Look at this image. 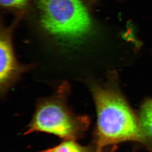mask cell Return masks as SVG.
<instances>
[{
    "label": "cell",
    "mask_w": 152,
    "mask_h": 152,
    "mask_svg": "<svg viewBox=\"0 0 152 152\" xmlns=\"http://www.w3.org/2000/svg\"><path fill=\"white\" fill-rule=\"evenodd\" d=\"M42 26L65 42L75 44L90 33L92 22L80 0H36Z\"/></svg>",
    "instance_id": "3"
},
{
    "label": "cell",
    "mask_w": 152,
    "mask_h": 152,
    "mask_svg": "<svg viewBox=\"0 0 152 152\" xmlns=\"http://www.w3.org/2000/svg\"><path fill=\"white\" fill-rule=\"evenodd\" d=\"M91 91L96 109L94 138L96 148L124 141H145L138 119L118 91L98 84L92 85Z\"/></svg>",
    "instance_id": "1"
},
{
    "label": "cell",
    "mask_w": 152,
    "mask_h": 152,
    "mask_svg": "<svg viewBox=\"0 0 152 152\" xmlns=\"http://www.w3.org/2000/svg\"><path fill=\"white\" fill-rule=\"evenodd\" d=\"M69 93V85L64 82L53 96L39 101L24 134L45 132L68 140L83 137L90 125V118L77 115L70 109L67 101Z\"/></svg>",
    "instance_id": "2"
},
{
    "label": "cell",
    "mask_w": 152,
    "mask_h": 152,
    "mask_svg": "<svg viewBox=\"0 0 152 152\" xmlns=\"http://www.w3.org/2000/svg\"><path fill=\"white\" fill-rule=\"evenodd\" d=\"M10 37L7 31H3L0 39V90L4 95L26 70L16 61Z\"/></svg>",
    "instance_id": "4"
},
{
    "label": "cell",
    "mask_w": 152,
    "mask_h": 152,
    "mask_svg": "<svg viewBox=\"0 0 152 152\" xmlns=\"http://www.w3.org/2000/svg\"><path fill=\"white\" fill-rule=\"evenodd\" d=\"M138 119L144 140L152 141V99L142 104Z\"/></svg>",
    "instance_id": "5"
},
{
    "label": "cell",
    "mask_w": 152,
    "mask_h": 152,
    "mask_svg": "<svg viewBox=\"0 0 152 152\" xmlns=\"http://www.w3.org/2000/svg\"><path fill=\"white\" fill-rule=\"evenodd\" d=\"M28 0H0V3L4 7L21 9L26 6Z\"/></svg>",
    "instance_id": "7"
},
{
    "label": "cell",
    "mask_w": 152,
    "mask_h": 152,
    "mask_svg": "<svg viewBox=\"0 0 152 152\" xmlns=\"http://www.w3.org/2000/svg\"><path fill=\"white\" fill-rule=\"evenodd\" d=\"M75 140H67L56 146L37 152H96L92 146H85Z\"/></svg>",
    "instance_id": "6"
},
{
    "label": "cell",
    "mask_w": 152,
    "mask_h": 152,
    "mask_svg": "<svg viewBox=\"0 0 152 152\" xmlns=\"http://www.w3.org/2000/svg\"><path fill=\"white\" fill-rule=\"evenodd\" d=\"M96 152H104L103 151V148H96Z\"/></svg>",
    "instance_id": "8"
}]
</instances>
